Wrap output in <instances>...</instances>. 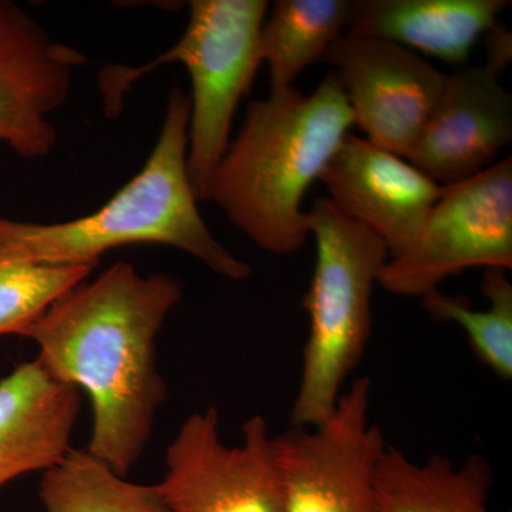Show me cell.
I'll list each match as a JSON object with an SVG mask.
<instances>
[{
    "instance_id": "1",
    "label": "cell",
    "mask_w": 512,
    "mask_h": 512,
    "mask_svg": "<svg viewBox=\"0 0 512 512\" xmlns=\"http://www.w3.org/2000/svg\"><path fill=\"white\" fill-rule=\"evenodd\" d=\"M181 296L174 276H144L117 262L18 333L36 343L47 373L87 393L93 412L87 451L123 477L146 450L167 399L157 336Z\"/></svg>"
},
{
    "instance_id": "2",
    "label": "cell",
    "mask_w": 512,
    "mask_h": 512,
    "mask_svg": "<svg viewBox=\"0 0 512 512\" xmlns=\"http://www.w3.org/2000/svg\"><path fill=\"white\" fill-rule=\"evenodd\" d=\"M353 124L330 72L312 94L293 86L271 89L266 99L249 104L212 178L210 201L256 247L275 255L299 251L311 235L303 198Z\"/></svg>"
},
{
    "instance_id": "3",
    "label": "cell",
    "mask_w": 512,
    "mask_h": 512,
    "mask_svg": "<svg viewBox=\"0 0 512 512\" xmlns=\"http://www.w3.org/2000/svg\"><path fill=\"white\" fill-rule=\"evenodd\" d=\"M190 111V94L174 87L146 164L99 210L56 224L0 218V255L94 269L111 249L157 244L194 256L222 278L247 279L251 266L212 235L198 210L187 171Z\"/></svg>"
},
{
    "instance_id": "4",
    "label": "cell",
    "mask_w": 512,
    "mask_h": 512,
    "mask_svg": "<svg viewBox=\"0 0 512 512\" xmlns=\"http://www.w3.org/2000/svg\"><path fill=\"white\" fill-rule=\"evenodd\" d=\"M306 218L316 261L303 298L309 333L291 426L313 427L332 414L343 384L362 362L372 333L373 292L389 252L375 232L329 198L313 202Z\"/></svg>"
},
{
    "instance_id": "5",
    "label": "cell",
    "mask_w": 512,
    "mask_h": 512,
    "mask_svg": "<svg viewBox=\"0 0 512 512\" xmlns=\"http://www.w3.org/2000/svg\"><path fill=\"white\" fill-rule=\"evenodd\" d=\"M187 29L153 63L107 66L99 84L104 110L117 116L124 96L141 76L167 63H181L192 92L187 171L198 202L210 201L212 178L229 147L239 101L251 89L259 66V37L269 3L265 0H192Z\"/></svg>"
},
{
    "instance_id": "6",
    "label": "cell",
    "mask_w": 512,
    "mask_h": 512,
    "mask_svg": "<svg viewBox=\"0 0 512 512\" xmlns=\"http://www.w3.org/2000/svg\"><path fill=\"white\" fill-rule=\"evenodd\" d=\"M372 380L360 377L332 414L275 436L281 512H377V473L389 444L370 421Z\"/></svg>"
},
{
    "instance_id": "7",
    "label": "cell",
    "mask_w": 512,
    "mask_h": 512,
    "mask_svg": "<svg viewBox=\"0 0 512 512\" xmlns=\"http://www.w3.org/2000/svg\"><path fill=\"white\" fill-rule=\"evenodd\" d=\"M471 268H512V157L443 187L412 247L387 259L379 284L393 295L424 298Z\"/></svg>"
},
{
    "instance_id": "8",
    "label": "cell",
    "mask_w": 512,
    "mask_h": 512,
    "mask_svg": "<svg viewBox=\"0 0 512 512\" xmlns=\"http://www.w3.org/2000/svg\"><path fill=\"white\" fill-rule=\"evenodd\" d=\"M156 485L170 512H281L275 436L264 417L252 416L242 443L229 447L215 407L191 414L167 448Z\"/></svg>"
},
{
    "instance_id": "9",
    "label": "cell",
    "mask_w": 512,
    "mask_h": 512,
    "mask_svg": "<svg viewBox=\"0 0 512 512\" xmlns=\"http://www.w3.org/2000/svg\"><path fill=\"white\" fill-rule=\"evenodd\" d=\"M322 62L332 67L366 140L396 156H409L446 74L406 47L346 33Z\"/></svg>"
},
{
    "instance_id": "10",
    "label": "cell",
    "mask_w": 512,
    "mask_h": 512,
    "mask_svg": "<svg viewBox=\"0 0 512 512\" xmlns=\"http://www.w3.org/2000/svg\"><path fill=\"white\" fill-rule=\"evenodd\" d=\"M86 57L50 39L25 10L0 0V143L25 158H43L56 146L49 116L63 106L74 70Z\"/></svg>"
},
{
    "instance_id": "11",
    "label": "cell",
    "mask_w": 512,
    "mask_h": 512,
    "mask_svg": "<svg viewBox=\"0 0 512 512\" xmlns=\"http://www.w3.org/2000/svg\"><path fill=\"white\" fill-rule=\"evenodd\" d=\"M491 64L457 67L446 74L406 160L447 187L483 173L512 141V96Z\"/></svg>"
},
{
    "instance_id": "12",
    "label": "cell",
    "mask_w": 512,
    "mask_h": 512,
    "mask_svg": "<svg viewBox=\"0 0 512 512\" xmlns=\"http://www.w3.org/2000/svg\"><path fill=\"white\" fill-rule=\"evenodd\" d=\"M319 180L335 207L382 239L389 259L412 247L443 192L403 157L350 133Z\"/></svg>"
},
{
    "instance_id": "13",
    "label": "cell",
    "mask_w": 512,
    "mask_h": 512,
    "mask_svg": "<svg viewBox=\"0 0 512 512\" xmlns=\"http://www.w3.org/2000/svg\"><path fill=\"white\" fill-rule=\"evenodd\" d=\"M80 390L56 380L39 360L0 380V488L46 471L70 450Z\"/></svg>"
},
{
    "instance_id": "14",
    "label": "cell",
    "mask_w": 512,
    "mask_h": 512,
    "mask_svg": "<svg viewBox=\"0 0 512 512\" xmlns=\"http://www.w3.org/2000/svg\"><path fill=\"white\" fill-rule=\"evenodd\" d=\"M508 5L507 0H355L346 35L387 40L463 67Z\"/></svg>"
},
{
    "instance_id": "15",
    "label": "cell",
    "mask_w": 512,
    "mask_h": 512,
    "mask_svg": "<svg viewBox=\"0 0 512 512\" xmlns=\"http://www.w3.org/2000/svg\"><path fill=\"white\" fill-rule=\"evenodd\" d=\"M493 470L480 454L461 464L433 456L416 463L387 446L377 473V512H494Z\"/></svg>"
},
{
    "instance_id": "16",
    "label": "cell",
    "mask_w": 512,
    "mask_h": 512,
    "mask_svg": "<svg viewBox=\"0 0 512 512\" xmlns=\"http://www.w3.org/2000/svg\"><path fill=\"white\" fill-rule=\"evenodd\" d=\"M352 0H278L259 37L271 89L292 87L348 30Z\"/></svg>"
},
{
    "instance_id": "17",
    "label": "cell",
    "mask_w": 512,
    "mask_h": 512,
    "mask_svg": "<svg viewBox=\"0 0 512 512\" xmlns=\"http://www.w3.org/2000/svg\"><path fill=\"white\" fill-rule=\"evenodd\" d=\"M39 497L46 512H170L157 485L131 483L87 448L43 471Z\"/></svg>"
},
{
    "instance_id": "18",
    "label": "cell",
    "mask_w": 512,
    "mask_h": 512,
    "mask_svg": "<svg viewBox=\"0 0 512 512\" xmlns=\"http://www.w3.org/2000/svg\"><path fill=\"white\" fill-rule=\"evenodd\" d=\"M481 291L490 302L487 309H474L464 296L440 291L429 293L421 301L436 322L461 326L478 360L504 382H511L512 284L507 269H484Z\"/></svg>"
},
{
    "instance_id": "19",
    "label": "cell",
    "mask_w": 512,
    "mask_h": 512,
    "mask_svg": "<svg viewBox=\"0 0 512 512\" xmlns=\"http://www.w3.org/2000/svg\"><path fill=\"white\" fill-rule=\"evenodd\" d=\"M92 271L90 266L35 264L0 255V335L18 336Z\"/></svg>"
},
{
    "instance_id": "20",
    "label": "cell",
    "mask_w": 512,
    "mask_h": 512,
    "mask_svg": "<svg viewBox=\"0 0 512 512\" xmlns=\"http://www.w3.org/2000/svg\"><path fill=\"white\" fill-rule=\"evenodd\" d=\"M485 40H487V63L504 72L505 67L511 62V33L497 25L485 35Z\"/></svg>"
}]
</instances>
